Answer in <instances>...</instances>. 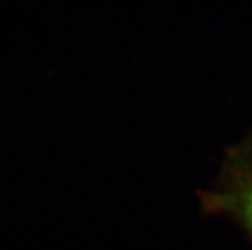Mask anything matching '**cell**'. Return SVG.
Returning a JSON list of instances; mask_svg holds the SVG:
<instances>
[{
    "mask_svg": "<svg viewBox=\"0 0 252 250\" xmlns=\"http://www.w3.org/2000/svg\"><path fill=\"white\" fill-rule=\"evenodd\" d=\"M200 198L204 213L230 217L252 241V137L228 149L215 187Z\"/></svg>",
    "mask_w": 252,
    "mask_h": 250,
    "instance_id": "obj_1",
    "label": "cell"
}]
</instances>
